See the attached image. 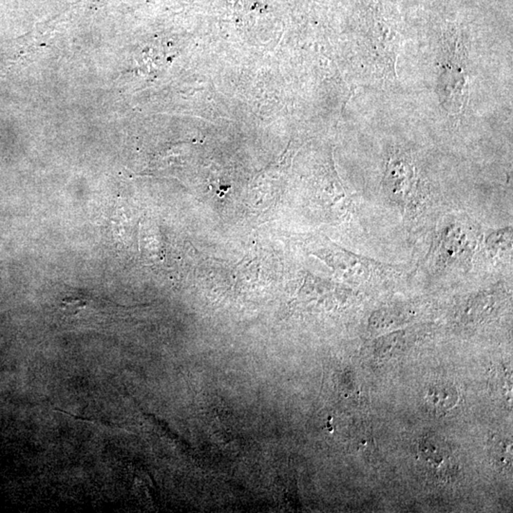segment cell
<instances>
[{"label":"cell","instance_id":"cell-1","mask_svg":"<svg viewBox=\"0 0 513 513\" xmlns=\"http://www.w3.org/2000/svg\"><path fill=\"white\" fill-rule=\"evenodd\" d=\"M478 225L465 215L444 220L427 256L433 273L445 275L468 270L481 245Z\"/></svg>","mask_w":513,"mask_h":513},{"label":"cell","instance_id":"cell-2","mask_svg":"<svg viewBox=\"0 0 513 513\" xmlns=\"http://www.w3.org/2000/svg\"><path fill=\"white\" fill-rule=\"evenodd\" d=\"M382 187L385 196L405 218L415 220L427 209L430 192L412 159L404 153L390 156Z\"/></svg>","mask_w":513,"mask_h":513},{"label":"cell","instance_id":"cell-3","mask_svg":"<svg viewBox=\"0 0 513 513\" xmlns=\"http://www.w3.org/2000/svg\"><path fill=\"white\" fill-rule=\"evenodd\" d=\"M505 295L506 292L504 287L501 286L471 295L459 307V320L466 324H471L480 323L494 317L501 305Z\"/></svg>","mask_w":513,"mask_h":513},{"label":"cell","instance_id":"cell-4","mask_svg":"<svg viewBox=\"0 0 513 513\" xmlns=\"http://www.w3.org/2000/svg\"><path fill=\"white\" fill-rule=\"evenodd\" d=\"M419 455L423 463L431 473L440 478H445L455 469V463L448 444L437 436H426L420 442Z\"/></svg>","mask_w":513,"mask_h":513},{"label":"cell","instance_id":"cell-5","mask_svg":"<svg viewBox=\"0 0 513 513\" xmlns=\"http://www.w3.org/2000/svg\"><path fill=\"white\" fill-rule=\"evenodd\" d=\"M458 399V391L455 387L448 383L431 385L425 397L428 409L438 415H442L455 407Z\"/></svg>","mask_w":513,"mask_h":513},{"label":"cell","instance_id":"cell-6","mask_svg":"<svg viewBox=\"0 0 513 513\" xmlns=\"http://www.w3.org/2000/svg\"><path fill=\"white\" fill-rule=\"evenodd\" d=\"M512 227L489 231L483 242L487 255L492 260H501L512 256Z\"/></svg>","mask_w":513,"mask_h":513},{"label":"cell","instance_id":"cell-7","mask_svg":"<svg viewBox=\"0 0 513 513\" xmlns=\"http://www.w3.org/2000/svg\"><path fill=\"white\" fill-rule=\"evenodd\" d=\"M409 315L404 308L387 306L372 315L369 327L374 333H385L408 322Z\"/></svg>","mask_w":513,"mask_h":513},{"label":"cell","instance_id":"cell-8","mask_svg":"<svg viewBox=\"0 0 513 513\" xmlns=\"http://www.w3.org/2000/svg\"><path fill=\"white\" fill-rule=\"evenodd\" d=\"M492 458L494 464L501 469L509 468L512 465V442L510 440H500L492 446Z\"/></svg>","mask_w":513,"mask_h":513},{"label":"cell","instance_id":"cell-9","mask_svg":"<svg viewBox=\"0 0 513 513\" xmlns=\"http://www.w3.org/2000/svg\"><path fill=\"white\" fill-rule=\"evenodd\" d=\"M82 306H83V305H82L81 301H73V299H71L70 302H64V307H65L66 309H68L71 313H73H73L79 311Z\"/></svg>","mask_w":513,"mask_h":513}]
</instances>
